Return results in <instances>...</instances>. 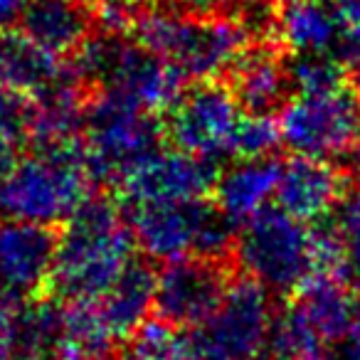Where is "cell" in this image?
<instances>
[{
	"mask_svg": "<svg viewBox=\"0 0 360 360\" xmlns=\"http://www.w3.org/2000/svg\"><path fill=\"white\" fill-rule=\"evenodd\" d=\"M136 237L116 193L94 191L62 227L47 294L65 301H99L134 259Z\"/></svg>",
	"mask_w": 360,
	"mask_h": 360,
	"instance_id": "cell-1",
	"label": "cell"
},
{
	"mask_svg": "<svg viewBox=\"0 0 360 360\" xmlns=\"http://www.w3.org/2000/svg\"><path fill=\"white\" fill-rule=\"evenodd\" d=\"M126 37L173 62L191 82L225 77L252 45L247 27L232 13L186 15L165 0H136Z\"/></svg>",
	"mask_w": 360,
	"mask_h": 360,
	"instance_id": "cell-2",
	"label": "cell"
},
{
	"mask_svg": "<svg viewBox=\"0 0 360 360\" xmlns=\"http://www.w3.org/2000/svg\"><path fill=\"white\" fill-rule=\"evenodd\" d=\"M99 191L91 178L84 136L32 148L0 180V215L37 225H65Z\"/></svg>",
	"mask_w": 360,
	"mask_h": 360,
	"instance_id": "cell-3",
	"label": "cell"
},
{
	"mask_svg": "<svg viewBox=\"0 0 360 360\" xmlns=\"http://www.w3.org/2000/svg\"><path fill=\"white\" fill-rule=\"evenodd\" d=\"M136 245L148 259L170 262L188 255L235 259L240 227L222 215L212 198L121 205Z\"/></svg>",
	"mask_w": 360,
	"mask_h": 360,
	"instance_id": "cell-4",
	"label": "cell"
},
{
	"mask_svg": "<svg viewBox=\"0 0 360 360\" xmlns=\"http://www.w3.org/2000/svg\"><path fill=\"white\" fill-rule=\"evenodd\" d=\"M84 143L96 188H114L131 165L165 143L163 116L141 109L114 86H101L86 101Z\"/></svg>",
	"mask_w": 360,
	"mask_h": 360,
	"instance_id": "cell-5",
	"label": "cell"
},
{
	"mask_svg": "<svg viewBox=\"0 0 360 360\" xmlns=\"http://www.w3.org/2000/svg\"><path fill=\"white\" fill-rule=\"evenodd\" d=\"M235 262L274 294H296L311 276V227L264 205L237 230Z\"/></svg>",
	"mask_w": 360,
	"mask_h": 360,
	"instance_id": "cell-6",
	"label": "cell"
},
{
	"mask_svg": "<svg viewBox=\"0 0 360 360\" xmlns=\"http://www.w3.org/2000/svg\"><path fill=\"white\" fill-rule=\"evenodd\" d=\"M274 291L247 271H237L222 304L188 333L193 360H252L274 321Z\"/></svg>",
	"mask_w": 360,
	"mask_h": 360,
	"instance_id": "cell-7",
	"label": "cell"
},
{
	"mask_svg": "<svg viewBox=\"0 0 360 360\" xmlns=\"http://www.w3.org/2000/svg\"><path fill=\"white\" fill-rule=\"evenodd\" d=\"M279 124L291 153L340 163L360 146V96L350 79L323 94H294L279 111Z\"/></svg>",
	"mask_w": 360,
	"mask_h": 360,
	"instance_id": "cell-8",
	"label": "cell"
},
{
	"mask_svg": "<svg viewBox=\"0 0 360 360\" xmlns=\"http://www.w3.org/2000/svg\"><path fill=\"white\" fill-rule=\"evenodd\" d=\"M245 111L240 109L225 77L188 82L186 91L163 114L165 143L202 158L230 155L232 134Z\"/></svg>",
	"mask_w": 360,
	"mask_h": 360,
	"instance_id": "cell-9",
	"label": "cell"
},
{
	"mask_svg": "<svg viewBox=\"0 0 360 360\" xmlns=\"http://www.w3.org/2000/svg\"><path fill=\"white\" fill-rule=\"evenodd\" d=\"M237 271L235 259L202 255L165 262L155 284L153 316L180 330L205 323L222 304Z\"/></svg>",
	"mask_w": 360,
	"mask_h": 360,
	"instance_id": "cell-10",
	"label": "cell"
},
{
	"mask_svg": "<svg viewBox=\"0 0 360 360\" xmlns=\"http://www.w3.org/2000/svg\"><path fill=\"white\" fill-rule=\"evenodd\" d=\"M220 173V165L212 158H202L178 148H158L131 165L114 186V193L121 205L205 200L215 193Z\"/></svg>",
	"mask_w": 360,
	"mask_h": 360,
	"instance_id": "cell-11",
	"label": "cell"
},
{
	"mask_svg": "<svg viewBox=\"0 0 360 360\" xmlns=\"http://www.w3.org/2000/svg\"><path fill=\"white\" fill-rule=\"evenodd\" d=\"M62 227L8 217L0 222V296L25 304L50 291Z\"/></svg>",
	"mask_w": 360,
	"mask_h": 360,
	"instance_id": "cell-12",
	"label": "cell"
},
{
	"mask_svg": "<svg viewBox=\"0 0 360 360\" xmlns=\"http://www.w3.org/2000/svg\"><path fill=\"white\" fill-rule=\"evenodd\" d=\"M353 170L335 160L314 158V155L294 153L284 160L279 186H276V205L301 222H316L333 215L335 207L348 193Z\"/></svg>",
	"mask_w": 360,
	"mask_h": 360,
	"instance_id": "cell-13",
	"label": "cell"
},
{
	"mask_svg": "<svg viewBox=\"0 0 360 360\" xmlns=\"http://www.w3.org/2000/svg\"><path fill=\"white\" fill-rule=\"evenodd\" d=\"M289 50L279 42H252L225 72L245 114L276 116L296 94L289 72Z\"/></svg>",
	"mask_w": 360,
	"mask_h": 360,
	"instance_id": "cell-14",
	"label": "cell"
},
{
	"mask_svg": "<svg viewBox=\"0 0 360 360\" xmlns=\"http://www.w3.org/2000/svg\"><path fill=\"white\" fill-rule=\"evenodd\" d=\"M188 82L191 79L173 62L126 40L106 86L119 89L141 109L163 116L186 91Z\"/></svg>",
	"mask_w": 360,
	"mask_h": 360,
	"instance_id": "cell-15",
	"label": "cell"
},
{
	"mask_svg": "<svg viewBox=\"0 0 360 360\" xmlns=\"http://www.w3.org/2000/svg\"><path fill=\"white\" fill-rule=\"evenodd\" d=\"M281 168H284V160H279V155L235 160L217 178L212 200H215V205L220 207L227 220L242 227L250 217H255L266 205L269 195L276 193Z\"/></svg>",
	"mask_w": 360,
	"mask_h": 360,
	"instance_id": "cell-16",
	"label": "cell"
},
{
	"mask_svg": "<svg viewBox=\"0 0 360 360\" xmlns=\"http://www.w3.org/2000/svg\"><path fill=\"white\" fill-rule=\"evenodd\" d=\"M67 75L65 57L42 47L22 27L0 30V84L37 96Z\"/></svg>",
	"mask_w": 360,
	"mask_h": 360,
	"instance_id": "cell-17",
	"label": "cell"
},
{
	"mask_svg": "<svg viewBox=\"0 0 360 360\" xmlns=\"http://www.w3.org/2000/svg\"><path fill=\"white\" fill-rule=\"evenodd\" d=\"M20 27L42 47L60 57H70L96 30V11L79 0H30L20 18Z\"/></svg>",
	"mask_w": 360,
	"mask_h": 360,
	"instance_id": "cell-18",
	"label": "cell"
},
{
	"mask_svg": "<svg viewBox=\"0 0 360 360\" xmlns=\"http://www.w3.org/2000/svg\"><path fill=\"white\" fill-rule=\"evenodd\" d=\"M155 284H158V271L153 269L148 257L146 259L134 257L119 279L111 284V289L99 299L101 314L119 340H131V335L141 328L148 311L153 309Z\"/></svg>",
	"mask_w": 360,
	"mask_h": 360,
	"instance_id": "cell-19",
	"label": "cell"
},
{
	"mask_svg": "<svg viewBox=\"0 0 360 360\" xmlns=\"http://www.w3.org/2000/svg\"><path fill=\"white\" fill-rule=\"evenodd\" d=\"M350 291H353L350 284H345L340 279L311 276L289 299L309 319V323L316 328V333L328 345H335L353 333L355 299Z\"/></svg>",
	"mask_w": 360,
	"mask_h": 360,
	"instance_id": "cell-20",
	"label": "cell"
},
{
	"mask_svg": "<svg viewBox=\"0 0 360 360\" xmlns=\"http://www.w3.org/2000/svg\"><path fill=\"white\" fill-rule=\"evenodd\" d=\"M279 40L289 55L328 52L338 40V20L323 0H289L281 3Z\"/></svg>",
	"mask_w": 360,
	"mask_h": 360,
	"instance_id": "cell-21",
	"label": "cell"
},
{
	"mask_svg": "<svg viewBox=\"0 0 360 360\" xmlns=\"http://www.w3.org/2000/svg\"><path fill=\"white\" fill-rule=\"evenodd\" d=\"M328 348L330 345L289 299L284 309H276L266 340L252 360H326Z\"/></svg>",
	"mask_w": 360,
	"mask_h": 360,
	"instance_id": "cell-22",
	"label": "cell"
},
{
	"mask_svg": "<svg viewBox=\"0 0 360 360\" xmlns=\"http://www.w3.org/2000/svg\"><path fill=\"white\" fill-rule=\"evenodd\" d=\"M116 335L109 328L99 301L65 304V345L82 360H111L116 355Z\"/></svg>",
	"mask_w": 360,
	"mask_h": 360,
	"instance_id": "cell-23",
	"label": "cell"
},
{
	"mask_svg": "<svg viewBox=\"0 0 360 360\" xmlns=\"http://www.w3.org/2000/svg\"><path fill=\"white\" fill-rule=\"evenodd\" d=\"M289 72L296 94H323V91H333L348 82V65L328 52L291 55Z\"/></svg>",
	"mask_w": 360,
	"mask_h": 360,
	"instance_id": "cell-24",
	"label": "cell"
},
{
	"mask_svg": "<svg viewBox=\"0 0 360 360\" xmlns=\"http://www.w3.org/2000/svg\"><path fill=\"white\" fill-rule=\"evenodd\" d=\"M129 350L141 360H193L188 335L160 319H146L131 335Z\"/></svg>",
	"mask_w": 360,
	"mask_h": 360,
	"instance_id": "cell-25",
	"label": "cell"
},
{
	"mask_svg": "<svg viewBox=\"0 0 360 360\" xmlns=\"http://www.w3.org/2000/svg\"><path fill=\"white\" fill-rule=\"evenodd\" d=\"M281 143H284L281 124L276 116L242 114L235 134H232L230 155H235V160L266 158V155H276V148Z\"/></svg>",
	"mask_w": 360,
	"mask_h": 360,
	"instance_id": "cell-26",
	"label": "cell"
},
{
	"mask_svg": "<svg viewBox=\"0 0 360 360\" xmlns=\"http://www.w3.org/2000/svg\"><path fill=\"white\" fill-rule=\"evenodd\" d=\"M333 220L340 230L348 259V284L350 289L360 291V173H353L348 193L335 207Z\"/></svg>",
	"mask_w": 360,
	"mask_h": 360,
	"instance_id": "cell-27",
	"label": "cell"
},
{
	"mask_svg": "<svg viewBox=\"0 0 360 360\" xmlns=\"http://www.w3.org/2000/svg\"><path fill=\"white\" fill-rule=\"evenodd\" d=\"M32 121V96L0 84V134L27 143Z\"/></svg>",
	"mask_w": 360,
	"mask_h": 360,
	"instance_id": "cell-28",
	"label": "cell"
},
{
	"mask_svg": "<svg viewBox=\"0 0 360 360\" xmlns=\"http://www.w3.org/2000/svg\"><path fill=\"white\" fill-rule=\"evenodd\" d=\"M338 20V55L345 65L360 57V0H333Z\"/></svg>",
	"mask_w": 360,
	"mask_h": 360,
	"instance_id": "cell-29",
	"label": "cell"
},
{
	"mask_svg": "<svg viewBox=\"0 0 360 360\" xmlns=\"http://www.w3.org/2000/svg\"><path fill=\"white\" fill-rule=\"evenodd\" d=\"M20 301L0 296V360H13L20 335Z\"/></svg>",
	"mask_w": 360,
	"mask_h": 360,
	"instance_id": "cell-30",
	"label": "cell"
},
{
	"mask_svg": "<svg viewBox=\"0 0 360 360\" xmlns=\"http://www.w3.org/2000/svg\"><path fill=\"white\" fill-rule=\"evenodd\" d=\"M170 8L186 15H225L232 13L237 0H165Z\"/></svg>",
	"mask_w": 360,
	"mask_h": 360,
	"instance_id": "cell-31",
	"label": "cell"
},
{
	"mask_svg": "<svg viewBox=\"0 0 360 360\" xmlns=\"http://www.w3.org/2000/svg\"><path fill=\"white\" fill-rule=\"evenodd\" d=\"M25 148V143L13 136L0 134V180L6 178L18 163H20V153Z\"/></svg>",
	"mask_w": 360,
	"mask_h": 360,
	"instance_id": "cell-32",
	"label": "cell"
},
{
	"mask_svg": "<svg viewBox=\"0 0 360 360\" xmlns=\"http://www.w3.org/2000/svg\"><path fill=\"white\" fill-rule=\"evenodd\" d=\"M326 360H360V338L355 333H350L340 343L330 345Z\"/></svg>",
	"mask_w": 360,
	"mask_h": 360,
	"instance_id": "cell-33",
	"label": "cell"
},
{
	"mask_svg": "<svg viewBox=\"0 0 360 360\" xmlns=\"http://www.w3.org/2000/svg\"><path fill=\"white\" fill-rule=\"evenodd\" d=\"M27 6H30V0H0V30L20 20Z\"/></svg>",
	"mask_w": 360,
	"mask_h": 360,
	"instance_id": "cell-34",
	"label": "cell"
},
{
	"mask_svg": "<svg viewBox=\"0 0 360 360\" xmlns=\"http://www.w3.org/2000/svg\"><path fill=\"white\" fill-rule=\"evenodd\" d=\"M348 79H350L353 89L358 91V96H360V57H358L355 62H350V65H348Z\"/></svg>",
	"mask_w": 360,
	"mask_h": 360,
	"instance_id": "cell-35",
	"label": "cell"
},
{
	"mask_svg": "<svg viewBox=\"0 0 360 360\" xmlns=\"http://www.w3.org/2000/svg\"><path fill=\"white\" fill-rule=\"evenodd\" d=\"M52 360H82V358H79V355H75V353H72V350L62 348L60 353H57V355H55V358H52Z\"/></svg>",
	"mask_w": 360,
	"mask_h": 360,
	"instance_id": "cell-36",
	"label": "cell"
},
{
	"mask_svg": "<svg viewBox=\"0 0 360 360\" xmlns=\"http://www.w3.org/2000/svg\"><path fill=\"white\" fill-rule=\"evenodd\" d=\"M353 333L360 338V299H355V321H353Z\"/></svg>",
	"mask_w": 360,
	"mask_h": 360,
	"instance_id": "cell-37",
	"label": "cell"
},
{
	"mask_svg": "<svg viewBox=\"0 0 360 360\" xmlns=\"http://www.w3.org/2000/svg\"><path fill=\"white\" fill-rule=\"evenodd\" d=\"M111 360H141L139 355H134L131 350H126V353H121V355H114Z\"/></svg>",
	"mask_w": 360,
	"mask_h": 360,
	"instance_id": "cell-38",
	"label": "cell"
},
{
	"mask_svg": "<svg viewBox=\"0 0 360 360\" xmlns=\"http://www.w3.org/2000/svg\"><path fill=\"white\" fill-rule=\"evenodd\" d=\"M104 3H136V0H104Z\"/></svg>",
	"mask_w": 360,
	"mask_h": 360,
	"instance_id": "cell-39",
	"label": "cell"
},
{
	"mask_svg": "<svg viewBox=\"0 0 360 360\" xmlns=\"http://www.w3.org/2000/svg\"><path fill=\"white\" fill-rule=\"evenodd\" d=\"M79 3H89V6H96V3H99V0H79Z\"/></svg>",
	"mask_w": 360,
	"mask_h": 360,
	"instance_id": "cell-40",
	"label": "cell"
},
{
	"mask_svg": "<svg viewBox=\"0 0 360 360\" xmlns=\"http://www.w3.org/2000/svg\"><path fill=\"white\" fill-rule=\"evenodd\" d=\"M286 3H289V0H286Z\"/></svg>",
	"mask_w": 360,
	"mask_h": 360,
	"instance_id": "cell-41",
	"label": "cell"
}]
</instances>
